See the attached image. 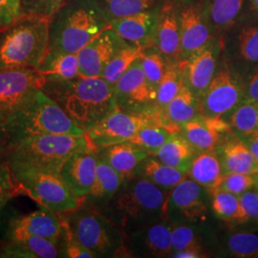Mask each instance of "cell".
I'll return each mask as SVG.
<instances>
[{
	"label": "cell",
	"instance_id": "35",
	"mask_svg": "<svg viewBox=\"0 0 258 258\" xmlns=\"http://www.w3.org/2000/svg\"><path fill=\"white\" fill-rule=\"evenodd\" d=\"M175 133L173 130L164 125L151 123L140 129L137 134L128 142L145 149L150 155H154L155 152L161 148L169 137Z\"/></svg>",
	"mask_w": 258,
	"mask_h": 258
},
{
	"label": "cell",
	"instance_id": "5",
	"mask_svg": "<svg viewBox=\"0 0 258 258\" xmlns=\"http://www.w3.org/2000/svg\"><path fill=\"white\" fill-rule=\"evenodd\" d=\"M66 134L83 136L85 130L78 126L60 106L40 90L36 100L20 111L0 129L3 147L32 135Z\"/></svg>",
	"mask_w": 258,
	"mask_h": 258
},
{
	"label": "cell",
	"instance_id": "24",
	"mask_svg": "<svg viewBox=\"0 0 258 258\" xmlns=\"http://www.w3.org/2000/svg\"><path fill=\"white\" fill-rule=\"evenodd\" d=\"M161 54L170 58H178L180 55V21L171 5L166 4L157 20L154 40Z\"/></svg>",
	"mask_w": 258,
	"mask_h": 258
},
{
	"label": "cell",
	"instance_id": "46",
	"mask_svg": "<svg viewBox=\"0 0 258 258\" xmlns=\"http://www.w3.org/2000/svg\"><path fill=\"white\" fill-rule=\"evenodd\" d=\"M18 194H21L19 184L8 166L0 160V212Z\"/></svg>",
	"mask_w": 258,
	"mask_h": 258
},
{
	"label": "cell",
	"instance_id": "42",
	"mask_svg": "<svg viewBox=\"0 0 258 258\" xmlns=\"http://www.w3.org/2000/svg\"><path fill=\"white\" fill-rule=\"evenodd\" d=\"M244 0H212L210 14L212 22L224 28L230 26L236 19Z\"/></svg>",
	"mask_w": 258,
	"mask_h": 258
},
{
	"label": "cell",
	"instance_id": "1",
	"mask_svg": "<svg viewBox=\"0 0 258 258\" xmlns=\"http://www.w3.org/2000/svg\"><path fill=\"white\" fill-rule=\"evenodd\" d=\"M41 90L85 132L118 105L113 87L102 77L79 76L70 81L46 82Z\"/></svg>",
	"mask_w": 258,
	"mask_h": 258
},
{
	"label": "cell",
	"instance_id": "43",
	"mask_svg": "<svg viewBox=\"0 0 258 258\" xmlns=\"http://www.w3.org/2000/svg\"><path fill=\"white\" fill-rule=\"evenodd\" d=\"M141 63L148 85L156 98L159 84L161 83L166 71V64L164 58L159 54H144L141 57Z\"/></svg>",
	"mask_w": 258,
	"mask_h": 258
},
{
	"label": "cell",
	"instance_id": "28",
	"mask_svg": "<svg viewBox=\"0 0 258 258\" xmlns=\"http://www.w3.org/2000/svg\"><path fill=\"white\" fill-rule=\"evenodd\" d=\"M196 150L183 135L173 133L155 152L154 156L164 164L182 170L187 174L195 158Z\"/></svg>",
	"mask_w": 258,
	"mask_h": 258
},
{
	"label": "cell",
	"instance_id": "23",
	"mask_svg": "<svg viewBox=\"0 0 258 258\" xmlns=\"http://www.w3.org/2000/svg\"><path fill=\"white\" fill-rule=\"evenodd\" d=\"M217 155L221 162L223 172L258 174V161L249 148L237 138L228 137L218 145Z\"/></svg>",
	"mask_w": 258,
	"mask_h": 258
},
{
	"label": "cell",
	"instance_id": "36",
	"mask_svg": "<svg viewBox=\"0 0 258 258\" xmlns=\"http://www.w3.org/2000/svg\"><path fill=\"white\" fill-rule=\"evenodd\" d=\"M230 124L235 135L258 131V103L244 100L231 113Z\"/></svg>",
	"mask_w": 258,
	"mask_h": 258
},
{
	"label": "cell",
	"instance_id": "31",
	"mask_svg": "<svg viewBox=\"0 0 258 258\" xmlns=\"http://www.w3.org/2000/svg\"><path fill=\"white\" fill-rule=\"evenodd\" d=\"M200 108L198 99L191 90L183 83L179 93L166 107L167 119L173 124L180 126L197 116V111Z\"/></svg>",
	"mask_w": 258,
	"mask_h": 258
},
{
	"label": "cell",
	"instance_id": "50",
	"mask_svg": "<svg viewBox=\"0 0 258 258\" xmlns=\"http://www.w3.org/2000/svg\"><path fill=\"white\" fill-rule=\"evenodd\" d=\"M208 254L205 252L204 249L198 248H187L174 251L171 253L170 257L173 258H203L207 257Z\"/></svg>",
	"mask_w": 258,
	"mask_h": 258
},
{
	"label": "cell",
	"instance_id": "6",
	"mask_svg": "<svg viewBox=\"0 0 258 258\" xmlns=\"http://www.w3.org/2000/svg\"><path fill=\"white\" fill-rule=\"evenodd\" d=\"M166 194L145 178L131 177L112 198L122 218V227L134 231L163 218Z\"/></svg>",
	"mask_w": 258,
	"mask_h": 258
},
{
	"label": "cell",
	"instance_id": "47",
	"mask_svg": "<svg viewBox=\"0 0 258 258\" xmlns=\"http://www.w3.org/2000/svg\"><path fill=\"white\" fill-rule=\"evenodd\" d=\"M20 1L0 0V28L8 26L23 15Z\"/></svg>",
	"mask_w": 258,
	"mask_h": 258
},
{
	"label": "cell",
	"instance_id": "30",
	"mask_svg": "<svg viewBox=\"0 0 258 258\" xmlns=\"http://www.w3.org/2000/svg\"><path fill=\"white\" fill-rule=\"evenodd\" d=\"M140 166L143 178L156 184L165 192H169L187 176L182 170L166 165L158 159L147 158Z\"/></svg>",
	"mask_w": 258,
	"mask_h": 258
},
{
	"label": "cell",
	"instance_id": "45",
	"mask_svg": "<svg viewBox=\"0 0 258 258\" xmlns=\"http://www.w3.org/2000/svg\"><path fill=\"white\" fill-rule=\"evenodd\" d=\"M67 0H21L23 15L49 18L55 14Z\"/></svg>",
	"mask_w": 258,
	"mask_h": 258
},
{
	"label": "cell",
	"instance_id": "49",
	"mask_svg": "<svg viewBox=\"0 0 258 258\" xmlns=\"http://www.w3.org/2000/svg\"><path fill=\"white\" fill-rule=\"evenodd\" d=\"M235 136L245 144V146L249 148L252 155L255 157V159L258 161V131L249 133V134L235 135Z\"/></svg>",
	"mask_w": 258,
	"mask_h": 258
},
{
	"label": "cell",
	"instance_id": "17",
	"mask_svg": "<svg viewBox=\"0 0 258 258\" xmlns=\"http://www.w3.org/2000/svg\"><path fill=\"white\" fill-rule=\"evenodd\" d=\"M98 165V156L92 148L75 152L65 161L60 175L79 197L84 198L92 187Z\"/></svg>",
	"mask_w": 258,
	"mask_h": 258
},
{
	"label": "cell",
	"instance_id": "11",
	"mask_svg": "<svg viewBox=\"0 0 258 258\" xmlns=\"http://www.w3.org/2000/svg\"><path fill=\"white\" fill-rule=\"evenodd\" d=\"M210 197L205 187L190 178H184L166 194L163 218L172 225L204 221Z\"/></svg>",
	"mask_w": 258,
	"mask_h": 258
},
{
	"label": "cell",
	"instance_id": "20",
	"mask_svg": "<svg viewBox=\"0 0 258 258\" xmlns=\"http://www.w3.org/2000/svg\"><path fill=\"white\" fill-rule=\"evenodd\" d=\"M180 60L201 51L210 44L211 33L206 25L200 11L187 7L180 15Z\"/></svg>",
	"mask_w": 258,
	"mask_h": 258
},
{
	"label": "cell",
	"instance_id": "29",
	"mask_svg": "<svg viewBox=\"0 0 258 258\" xmlns=\"http://www.w3.org/2000/svg\"><path fill=\"white\" fill-rule=\"evenodd\" d=\"M123 182L121 176L108 163L98 157L95 181L86 196L96 201L108 202L119 191Z\"/></svg>",
	"mask_w": 258,
	"mask_h": 258
},
{
	"label": "cell",
	"instance_id": "7",
	"mask_svg": "<svg viewBox=\"0 0 258 258\" xmlns=\"http://www.w3.org/2000/svg\"><path fill=\"white\" fill-rule=\"evenodd\" d=\"M21 194H27L41 207L55 213L75 211L84 198L79 197L66 184L60 172L33 167L10 169Z\"/></svg>",
	"mask_w": 258,
	"mask_h": 258
},
{
	"label": "cell",
	"instance_id": "41",
	"mask_svg": "<svg viewBox=\"0 0 258 258\" xmlns=\"http://www.w3.org/2000/svg\"><path fill=\"white\" fill-rule=\"evenodd\" d=\"M257 184L258 174L231 172L222 176L214 190H224L236 196H240L246 191L254 189Z\"/></svg>",
	"mask_w": 258,
	"mask_h": 258
},
{
	"label": "cell",
	"instance_id": "33",
	"mask_svg": "<svg viewBox=\"0 0 258 258\" xmlns=\"http://www.w3.org/2000/svg\"><path fill=\"white\" fill-rule=\"evenodd\" d=\"M144 55V47L124 46L105 66L102 78L113 86L131 65Z\"/></svg>",
	"mask_w": 258,
	"mask_h": 258
},
{
	"label": "cell",
	"instance_id": "22",
	"mask_svg": "<svg viewBox=\"0 0 258 258\" xmlns=\"http://www.w3.org/2000/svg\"><path fill=\"white\" fill-rule=\"evenodd\" d=\"M62 257L60 244L37 235L26 234L5 241L0 247V258Z\"/></svg>",
	"mask_w": 258,
	"mask_h": 258
},
{
	"label": "cell",
	"instance_id": "25",
	"mask_svg": "<svg viewBox=\"0 0 258 258\" xmlns=\"http://www.w3.org/2000/svg\"><path fill=\"white\" fill-rule=\"evenodd\" d=\"M37 70L46 82L73 80L80 76L78 55L48 50Z\"/></svg>",
	"mask_w": 258,
	"mask_h": 258
},
{
	"label": "cell",
	"instance_id": "10",
	"mask_svg": "<svg viewBox=\"0 0 258 258\" xmlns=\"http://www.w3.org/2000/svg\"><path fill=\"white\" fill-rule=\"evenodd\" d=\"M156 123L173 130L176 133L177 125L166 123L163 116L157 113L131 112L120 108L119 105L103 120L92 128L86 131V137L93 148L108 147L111 145L127 142L133 138L144 126Z\"/></svg>",
	"mask_w": 258,
	"mask_h": 258
},
{
	"label": "cell",
	"instance_id": "51",
	"mask_svg": "<svg viewBox=\"0 0 258 258\" xmlns=\"http://www.w3.org/2000/svg\"><path fill=\"white\" fill-rule=\"evenodd\" d=\"M251 4L253 9L256 10L258 12V0H251Z\"/></svg>",
	"mask_w": 258,
	"mask_h": 258
},
{
	"label": "cell",
	"instance_id": "13",
	"mask_svg": "<svg viewBox=\"0 0 258 258\" xmlns=\"http://www.w3.org/2000/svg\"><path fill=\"white\" fill-rule=\"evenodd\" d=\"M122 47L123 40L113 30H104L77 54L80 76L102 77L105 66Z\"/></svg>",
	"mask_w": 258,
	"mask_h": 258
},
{
	"label": "cell",
	"instance_id": "14",
	"mask_svg": "<svg viewBox=\"0 0 258 258\" xmlns=\"http://www.w3.org/2000/svg\"><path fill=\"white\" fill-rule=\"evenodd\" d=\"M116 102L124 110L137 112V108L155 102V96L144 74L141 58L129 67L113 86Z\"/></svg>",
	"mask_w": 258,
	"mask_h": 258
},
{
	"label": "cell",
	"instance_id": "2",
	"mask_svg": "<svg viewBox=\"0 0 258 258\" xmlns=\"http://www.w3.org/2000/svg\"><path fill=\"white\" fill-rule=\"evenodd\" d=\"M109 24L95 0H67L50 19L48 50L78 54Z\"/></svg>",
	"mask_w": 258,
	"mask_h": 258
},
{
	"label": "cell",
	"instance_id": "15",
	"mask_svg": "<svg viewBox=\"0 0 258 258\" xmlns=\"http://www.w3.org/2000/svg\"><path fill=\"white\" fill-rule=\"evenodd\" d=\"M61 229L62 223L59 214L41 207L40 210L14 217L7 229L6 241L30 234L59 243Z\"/></svg>",
	"mask_w": 258,
	"mask_h": 258
},
{
	"label": "cell",
	"instance_id": "32",
	"mask_svg": "<svg viewBox=\"0 0 258 258\" xmlns=\"http://www.w3.org/2000/svg\"><path fill=\"white\" fill-rule=\"evenodd\" d=\"M224 250L236 258H258V231H237L224 238Z\"/></svg>",
	"mask_w": 258,
	"mask_h": 258
},
{
	"label": "cell",
	"instance_id": "39",
	"mask_svg": "<svg viewBox=\"0 0 258 258\" xmlns=\"http://www.w3.org/2000/svg\"><path fill=\"white\" fill-rule=\"evenodd\" d=\"M240 211L234 226L246 227V231H258V194L250 189L239 196Z\"/></svg>",
	"mask_w": 258,
	"mask_h": 258
},
{
	"label": "cell",
	"instance_id": "18",
	"mask_svg": "<svg viewBox=\"0 0 258 258\" xmlns=\"http://www.w3.org/2000/svg\"><path fill=\"white\" fill-rule=\"evenodd\" d=\"M217 51L209 44L201 51L179 61V68L185 85L200 101L212 82L216 65Z\"/></svg>",
	"mask_w": 258,
	"mask_h": 258
},
{
	"label": "cell",
	"instance_id": "16",
	"mask_svg": "<svg viewBox=\"0 0 258 258\" xmlns=\"http://www.w3.org/2000/svg\"><path fill=\"white\" fill-rule=\"evenodd\" d=\"M130 247L146 256L165 257L172 253V224L161 219L141 227L129 234Z\"/></svg>",
	"mask_w": 258,
	"mask_h": 258
},
{
	"label": "cell",
	"instance_id": "26",
	"mask_svg": "<svg viewBox=\"0 0 258 258\" xmlns=\"http://www.w3.org/2000/svg\"><path fill=\"white\" fill-rule=\"evenodd\" d=\"M109 27L125 42L145 47L150 39L152 16L143 12L134 16L111 20Z\"/></svg>",
	"mask_w": 258,
	"mask_h": 258
},
{
	"label": "cell",
	"instance_id": "21",
	"mask_svg": "<svg viewBox=\"0 0 258 258\" xmlns=\"http://www.w3.org/2000/svg\"><path fill=\"white\" fill-rule=\"evenodd\" d=\"M95 150L97 156L108 163L123 181L131 178L139 166L150 155L148 151L128 141Z\"/></svg>",
	"mask_w": 258,
	"mask_h": 258
},
{
	"label": "cell",
	"instance_id": "40",
	"mask_svg": "<svg viewBox=\"0 0 258 258\" xmlns=\"http://www.w3.org/2000/svg\"><path fill=\"white\" fill-rule=\"evenodd\" d=\"M187 248L204 249L200 229L195 223L172 225V252Z\"/></svg>",
	"mask_w": 258,
	"mask_h": 258
},
{
	"label": "cell",
	"instance_id": "12",
	"mask_svg": "<svg viewBox=\"0 0 258 258\" xmlns=\"http://www.w3.org/2000/svg\"><path fill=\"white\" fill-rule=\"evenodd\" d=\"M245 100V86L239 77L229 69L214 75L212 82L204 93L201 102L203 115L216 118L231 115Z\"/></svg>",
	"mask_w": 258,
	"mask_h": 258
},
{
	"label": "cell",
	"instance_id": "8",
	"mask_svg": "<svg viewBox=\"0 0 258 258\" xmlns=\"http://www.w3.org/2000/svg\"><path fill=\"white\" fill-rule=\"evenodd\" d=\"M78 209L72 212H61L76 239L91 249L97 256L128 253L124 244L123 231L116 223L98 211H78Z\"/></svg>",
	"mask_w": 258,
	"mask_h": 258
},
{
	"label": "cell",
	"instance_id": "34",
	"mask_svg": "<svg viewBox=\"0 0 258 258\" xmlns=\"http://www.w3.org/2000/svg\"><path fill=\"white\" fill-rule=\"evenodd\" d=\"M108 19L134 16L150 9L154 0H95Z\"/></svg>",
	"mask_w": 258,
	"mask_h": 258
},
{
	"label": "cell",
	"instance_id": "48",
	"mask_svg": "<svg viewBox=\"0 0 258 258\" xmlns=\"http://www.w3.org/2000/svg\"><path fill=\"white\" fill-rule=\"evenodd\" d=\"M245 101L258 103V68L245 86Z\"/></svg>",
	"mask_w": 258,
	"mask_h": 258
},
{
	"label": "cell",
	"instance_id": "44",
	"mask_svg": "<svg viewBox=\"0 0 258 258\" xmlns=\"http://www.w3.org/2000/svg\"><path fill=\"white\" fill-rule=\"evenodd\" d=\"M241 58L248 63H258V27L243 28L238 37Z\"/></svg>",
	"mask_w": 258,
	"mask_h": 258
},
{
	"label": "cell",
	"instance_id": "19",
	"mask_svg": "<svg viewBox=\"0 0 258 258\" xmlns=\"http://www.w3.org/2000/svg\"><path fill=\"white\" fill-rule=\"evenodd\" d=\"M180 129L196 151H209L221 143L222 136L229 133L231 127L223 118L202 114L182 124Z\"/></svg>",
	"mask_w": 258,
	"mask_h": 258
},
{
	"label": "cell",
	"instance_id": "3",
	"mask_svg": "<svg viewBox=\"0 0 258 258\" xmlns=\"http://www.w3.org/2000/svg\"><path fill=\"white\" fill-rule=\"evenodd\" d=\"M89 148H92V146L86 134L83 136L66 134L32 135L2 147L0 160L10 169L33 167L60 172L61 166L69 157L77 151Z\"/></svg>",
	"mask_w": 258,
	"mask_h": 258
},
{
	"label": "cell",
	"instance_id": "4",
	"mask_svg": "<svg viewBox=\"0 0 258 258\" xmlns=\"http://www.w3.org/2000/svg\"><path fill=\"white\" fill-rule=\"evenodd\" d=\"M49 18L22 15L0 28V69L37 68L49 46Z\"/></svg>",
	"mask_w": 258,
	"mask_h": 258
},
{
	"label": "cell",
	"instance_id": "37",
	"mask_svg": "<svg viewBox=\"0 0 258 258\" xmlns=\"http://www.w3.org/2000/svg\"><path fill=\"white\" fill-rule=\"evenodd\" d=\"M184 79L179 68V65L168 63L166 65V71L164 77L159 84L157 90V105L165 110L167 104L173 100V98L179 93Z\"/></svg>",
	"mask_w": 258,
	"mask_h": 258
},
{
	"label": "cell",
	"instance_id": "52",
	"mask_svg": "<svg viewBox=\"0 0 258 258\" xmlns=\"http://www.w3.org/2000/svg\"><path fill=\"white\" fill-rule=\"evenodd\" d=\"M255 190H256V192H257L258 194V184L256 185V187H255Z\"/></svg>",
	"mask_w": 258,
	"mask_h": 258
},
{
	"label": "cell",
	"instance_id": "27",
	"mask_svg": "<svg viewBox=\"0 0 258 258\" xmlns=\"http://www.w3.org/2000/svg\"><path fill=\"white\" fill-rule=\"evenodd\" d=\"M187 175L194 182L205 187L209 194L212 192L224 175L217 152L214 150L201 151L198 156L194 158Z\"/></svg>",
	"mask_w": 258,
	"mask_h": 258
},
{
	"label": "cell",
	"instance_id": "9",
	"mask_svg": "<svg viewBox=\"0 0 258 258\" xmlns=\"http://www.w3.org/2000/svg\"><path fill=\"white\" fill-rule=\"evenodd\" d=\"M45 83L34 67L0 69V129L34 102Z\"/></svg>",
	"mask_w": 258,
	"mask_h": 258
},
{
	"label": "cell",
	"instance_id": "38",
	"mask_svg": "<svg viewBox=\"0 0 258 258\" xmlns=\"http://www.w3.org/2000/svg\"><path fill=\"white\" fill-rule=\"evenodd\" d=\"M210 195L215 216L227 223L232 224L235 221L240 211L239 196L224 190H214Z\"/></svg>",
	"mask_w": 258,
	"mask_h": 258
}]
</instances>
